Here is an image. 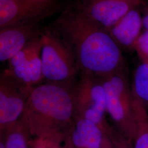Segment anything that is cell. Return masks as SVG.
<instances>
[{
  "mask_svg": "<svg viewBox=\"0 0 148 148\" xmlns=\"http://www.w3.org/2000/svg\"><path fill=\"white\" fill-rule=\"evenodd\" d=\"M49 28L70 48L79 73L104 79L126 67L122 51L109 32L76 7L65 8Z\"/></svg>",
  "mask_w": 148,
  "mask_h": 148,
  "instance_id": "1",
  "label": "cell"
},
{
  "mask_svg": "<svg viewBox=\"0 0 148 148\" xmlns=\"http://www.w3.org/2000/svg\"><path fill=\"white\" fill-rule=\"evenodd\" d=\"M70 88L45 82L32 90L24 112L32 137L52 136L72 126L74 110Z\"/></svg>",
  "mask_w": 148,
  "mask_h": 148,
  "instance_id": "2",
  "label": "cell"
},
{
  "mask_svg": "<svg viewBox=\"0 0 148 148\" xmlns=\"http://www.w3.org/2000/svg\"><path fill=\"white\" fill-rule=\"evenodd\" d=\"M41 38V58L45 81L71 88L79 74L73 51L50 28L43 29Z\"/></svg>",
  "mask_w": 148,
  "mask_h": 148,
  "instance_id": "3",
  "label": "cell"
},
{
  "mask_svg": "<svg viewBox=\"0 0 148 148\" xmlns=\"http://www.w3.org/2000/svg\"><path fill=\"white\" fill-rule=\"evenodd\" d=\"M101 79L106 90V113L115 128L132 143L136 125L132 91L126 67Z\"/></svg>",
  "mask_w": 148,
  "mask_h": 148,
  "instance_id": "4",
  "label": "cell"
},
{
  "mask_svg": "<svg viewBox=\"0 0 148 148\" xmlns=\"http://www.w3.org/2000/svg\"><path fill=\"white\" fill-rule=\"evenodd\" d=\"M74 119L92 122L105 134L111 127L106 119V90L102 79L92 74L80 72L70 88Z\"/></svg>",
  "mask_w": 148,
  "mask_h": 148,
  "instance_id": "5",
  "label": "cell"
},
{
  "mask_svg": "<svg viewBox=\"0 0 148 148\" xmlns=\"http://www.w3.org/2000/svg\"><path fill=\"white\" fill-rule=\"evenodd\" d=\"M41 35L32 40L8 62L2 74L29 92L45 81L42 70Z\"/></svg>",
  "mask_w": 148,
  "mask_h": 148,
  "instance_id": "6",
  "label": "cell"
},
{
  "mask_svg": "<svg viewBox=\"0 0 148 148\" xmlns=\"http://www.w3.org/2000/svg\"><path fill=\"white\" fill-rule=\"evenodd\" d=\"M63 9L59 0H0V29L40 23Z\"/></svg>",
  "mask_w": 148,
  "mask_h": 148,
  "instance_id": "7",
  "label": "cell"
},
{
  "mask_svg": "<svg viewBox=\"0 0 148 148\" xmlns=\"http://www.w3.org/2000/svg\"><path fill=\"white\" fill-rule=\"evenodd\" d=\"M142 0H81L76 7L97 24L109 30Z\"/></svg>",
  "mask_w": 148,
  "mask_h": 148,
  "instance_id": "8",
  "label": "cell"
},
{
  "mask_svg": "<svg viewBox=\"0 0 148 148\" xmlns=\"http://www.w3.org/2000/svg\"><path fill=\"white\" fill-rule=\"evenodd\" d=\"M31 92L3 75L0 78V133L5 131L23 115Z\"/></svg>",
  "mask_w": 148,
  "mask_h": 148,
  "instance_id": "9",
  "label": "cell"
},
{
  "mask_svg": "<svg viewBox=\"0 0 148 148\" xmlns=\"http://www.w3.org/2000/svg\"><path fill=\"white\" fill-rule=\"evenodd\" d=\"M39 23H30L6 27L0 29V61H8L20 52L29 42L41 36Z\"/></svg>",
  "mask_w": 148,
  "mask_h": 148,
  "instance_id": "10",
  "label": "cell"
},
{
  "mask_svg": "<svg viewBox=\"0 0 148 148\" xmlns=\"http://www.w3.org/2000/svg\"><path fill=\"white\" fill-rule=\"evenodd\" d=\"M143 18L137 8H134L108 30L122 51H134L135 43L142 32Z\"/></svg>",
  "mask_w": 148,
  "mask_h": 148,
  "instance_id": "11",
  "label": "cell"
},
{
  "mask_svg": "<svg viewBox=\"0 0 148 148\" xmlns=\"http://www.w3.org/2000/svg\"><path fill=\"white\" fill-rule=\"evenodd\" d=\"M69 133L74 148H101L104 134L94 123L83 118L74 119Z\"/></svg>",
  "mask_w": 148,
  "mask_h": 148,
  "instance_id": "12",
  "label": "cell"
},
{
  "mask_svg": "<svg viewBox=\"0 0 148 148\" xmlns=\"http://www.w3.org/2000/svg\"><path fill=\"white\" fill-rule=\"evenodd\" d=\"M136 131L133 148H148V111L133 93Z\"/></svg>",
  "mask_w": 148,
  "mask_h": 148,
  "instance_id": "13",
  "label": "cell"
},
{
  "mask_svg": "<svg viewBox=\"0 0 148 148\" xmlns=\"http://www.w3.org/2000/svg\"><path fill=\"white\" fill-rule=\"evenodd\" d=\"M0 134L5 136V148H31L32 136L24 114L5 132Z\"/></svg>",
  "mask_w": 148,
  "mask_h": 148,
  "instance_id": "14",
  "label": "cell"
},
{
  "mask_svg": "<svg viewBox=\"0 0 148 148\" xmlns=\"http://www.w3.org/2000/svg\"><path fill=\"white\" fill-rule=\"evenodd\" d=\"M132 91L148 111V63L141 62L135 70Z\"/></svg>",
  "mask_w": 148,
  "mask_h": 148,
  "instance_id": "15",
  "label": "cell"
},
{
  "mask_svg": "<svg viewBox=\"0 0 148 148\" xmlns=\"http://www.w3.org/2000/svg\"><path fill=\"white\" fill-rule=\"evenodd\" d=\"M64 132L58 133L46 137L32 138L30 141L31 148H56Z\"/></svg>",
  "mask_w": 148,
  "mask_h": 148,
  "instance_id": "16",
  "label": "cell"
},
{
  "mask_svg": "<svg viewBox=\"0 0 148 148\" xmlns=\"http://www.w3.org/2000/svg\"><path fill=\"white\" fill-rule=\"evenodd\" d=\"M141 62L148 63V30H144L134 47Z\"/></svg>",
  "mask_w": 148,
  "mask_h": 148,
  "instance_id": "17",
  "label": "cell"
},
{
  "mask_svg": "<svg viewBox=\"0 0 148 148\" xmlns=\"http://www.w3.org/2000/svg\"><path fill=\"white\" fill-rule=\"evenodd\" d=\"M106 135L116 148H133L132 143L124 137L115 127H112Z\"/></svg>",
  "mask_w": 148,
  "mask_h": 148,
  "instance_id": "18",
  "label": "cell"
},
{
  "mask_svg": "<svg viewBox=\"0 0 148 148\" xmlns=\"http://www.w3.org/2000/svg\"><path fill=\"white\" fill-rule=\"evenodd\" d=\"M101 148H116L114 144L112 143L110 138L106 134H104V136L101 143Z\"/></svg>",
  "mask_w": 148,
  "mask_h": 148,
  "instance_id": "19",
  "label": "cell"
},
{
  "mask_svg": "<svg viewBox=\"0 0 148 148\" xmlns=\"http://www.w3.org/2000/svg\"><path fill=\"white\" fill-rule=\"evenodd\" d=\"M65 141H66V145H67L68 148H74L72 142H71L70 137L69 129L65 131Z\"/></svg>",
  "mask_w": 148,
  "mask_h": 148,
  "instance_id": "20",
  "label": "cell"
},
{
  "mask_svg": "<svg viewBox=\"0 0 148 148\" xmlns=\"http://www.w3.org/2000/svg\"><path fill=\"white\" fill-rule=\"evenodd\" d=\"M56 148H68L67 145H66V141H65V132H64L63 136L59 140L58 143H57Z\"/></svg>",
  "mask_w": 148,
  "mask_h": 148,
  "instance_id": "21",
  "label": "cell"
},
{
  "mask_svg": "<svg viewBox=\"0 0 148 148\" xmlns=\"http://www.w3.org/2000/svg\"><path fill=\"white\" fill-rule=\"evenodd\" d=\"M0 148H5V138L3 134H0Z\"/></svg>",
  "mask_w": 148,
  "mask_h": 148,
  "instance_id": "22",
  "label": "cell"
},
{
  "mask_svg": "<svg viewBox=\"0 0 148 148\" xmlns=\"http://www.w3.org/2000/svg\"><path fill=\"white\" fill-rule=\"evenodd\" d=\"M143 29L148 30V16H145L143 18Z\"/></svg>",
  "mask_w": 148,
  "mask_h": 148,
  "instance_id": "23",
  "label": "cell"
},
{
  "mask_svg": "<svg viewBox=\"0 0 148 148\" xmlns=\"http://www.w3.org/2000/svg\"><path fill=\"white\" fill-rule=\"evenodd\" d=\"M145 15L146 16H148V7L147 8V10H146V13H145Z\"/></svg>",
  "mask_w": 148,
  "mask_h": 148,
  "instance_id": "24",
  "label": "cell"
}]
</instances>
